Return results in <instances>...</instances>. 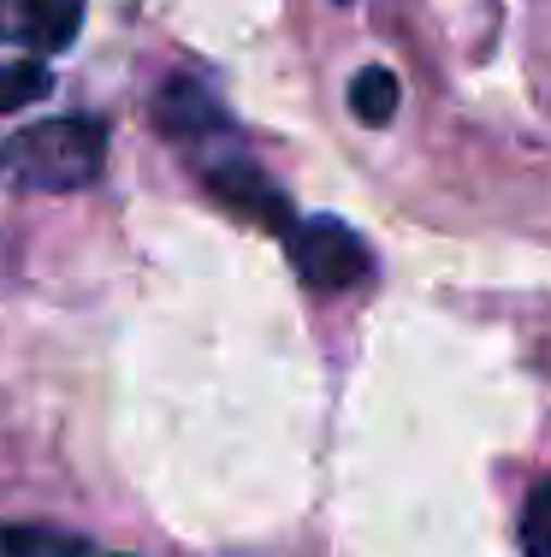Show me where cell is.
I'll use <instances>...</instances> for the list:
<instances>
[{"instance_id": "cell-8", "label": "cell", "mask_w": 551, "mask_h": 557, "mask_svg": "<svg viewBox=\"0 0 551 557\" xmlns=\"http://www.w3.org/2000/svg\"><path fill=\"white\" fill-rule=\"evenodd\" d=\"M48 89H54L48 65H36V60H12V65H0V113L30 108V101H42Z\"/></svg>"}, {"instance_id": "cell-4", "label": "cell", "mask_w": 551, "mask_h": 557, "mask_svg": "<svg viewBox=\"0 0 551 557\" xmlns=\"http://www.w3.org/2000/svg\"><path fill=\"white\" fill-rule=\"evenodd\" d=\"M154 125L178 143H202V137H231V113L220 108V96L196 77H173L154 96Z\"/></svg>"}, {"instance_id": "cell-7", "label": "cell", "mask_w": 551, "mask_h": 557, "mask_svg": "<svg viewBox=\"0 0 551 557\" xmlns=\"http://www.w3.org/2000/svg\"><path fill=\"white\" fill-rule=\"evenodd\" d=\"M89 546L77 534L54 528H0V557H84Z\"/></svg>"}, {"instance_id": "cell-3", "label": "cell", "mask_w": 551, "mask_h": 557, "mask_svg": "<svg viewBox=\"0 0 551 557\" xmlns=\"http://www.w3.org/2000/svg\"><path fill=\"white\" fill-rule=\"evenodd\" d=\"M202 184H208V196H214L220 208H231L238 220L267 225V232H285V225L297 220L291 202H285V190L255 161H243V154H226V161L202 166Z\"/></svg>"}, {"instance_id": "cell-6", "label": "cell", "mask_w": 551, "mask_h": 557, "mask_svg": "<svg viewBox=\"0 0 551 557\" xmlns=\"http://www.w3.org/2000/svg\"><path fill=\"white\" fill-rule=\"evenodd\" d=\"M398 72H386V65H362L356 77H350V113L362 119L367 131H379V125H391L398 119Z\"/></svg>"}, {"instance_id": "cell-1", "label": "cell", "mask_w": 551, "mask_h": 557, "mask_svg": "<svg viewBox=\"0 0 551 557\" xmlns=\"http://www.w3.org/2000/svg\"><path fill=\"white\" fill-rule=\"evenodd\" d=\"M0 166L24 184V190H84L108 166V125L89 113L48 119V125L24 131L12 149H0Z\"/></svg>"}, {"instance_id": "cell-9", "label": "cell", "mask_w": 551, "mask_h": 557, "mask_svg": "<svg viewBox=\"0 0 551 557\" xmlns=\"http://www.w3.org/2000/svg\"><path fill=\"white\" fill-rule=\"evenodd\" d=\"M522 552L551 557V474L528 493V504H522Z\"/></svg>"}, {"instance_id": "cell-2", "label": "cell", "mask_w": 551, "mask_h": 557, "mask_svg": "<svg viewBox=\"0 0 551 557\" xmlns=\"http://www.w3.org/2000/svg\"><path fill=\"white\" fill-rule=\"evenodd\" d=\"M285 249H291V268L309 290H350L374 273V249L362 244V232L333 214L291 220L285 225Z\"/></svg>"}, {"instance_id": "cell-5", "label": "cell", "mask_w": 551, "mask_h": 557, "mask_svg": "<svg viewBox=\"0 0 551 557\" xmlns=\"http://www.w3.org/2000/svg\"><path fill=\"white\" fill-rule=\"evenodd\" d=\"M77 24H84V0H0V36L30 42L36 54L72 48Z\"/></svg>"}]
</instances>
